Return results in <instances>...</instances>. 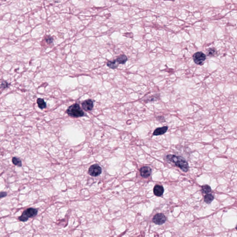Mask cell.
Here are the masks:
<instances>
[{
	"label": "cell",
	"instance_id": "cell-1",
	"mask_svg": "<svg viewBox=\"0 0 237 237\" xmlns=\"http://www.w3.org/2000/svg\"><path fill=\"white\" fill-rule=\"evenodd\" d=\"M168 163H172L176 166L179 168L183 172H186L189 169L188 163L182 156L169 154L166 156L165 158Z\"/></svg>",
	"mask_w": 237,
	"mask_h": 237
},
{
	"label": "cell",
	"instance_id": "cell-2",
	"mask_svg": "<svg viewBox=\"0 0 237 237\" xmlns=\"http://www.w3.org/2000/svg\"><path fill=\"white\" fill-rule=\"evenodd\" d=\"M66 113L69 116L74 118L81 117L85 115V112L78 103H75L69 107Z\"/></svg>",
	"mask_w": 237,
	"mask_h": 237
},
{
	"label": "cell",
	"instance_id": "cell-3",
	"mask_svg": "<svg viewBox=\"0 0 237 237\" xmlns=\"http://www.w3.org/2000/svg\"><path fill=\"white\" fill-rule=\"evenodd\" d=\"M38 209L34 208H30L25 210L21 216L18 218L19 220L22 222H26L29 218H33L37 215Z\"/></svg>",
	"mask_w": 237,
	"mask_h": 237
},
{
	"label": "cell",
	"instance_id": "cell-4",
	"mask_svg": "<svg viewBox=\"0 0 237 237\" xmlns=\"http://www.w3.org/2000/svg\"><path fill=\"white\" fill-rule=\"evenodd\" d=\"M193 60L196 64L202 65L206 59V55L201 51L195 53L193 56Z\"/></svg>",
	"mask_w": 237,
	"mask_h": 237
},
{
	"label": "cell",
	"instance_id": "cell-5",
	"mask_svg": "<svg viewBox=\"0 0 237 237\" xmlns=\"http://www.w3.org/2000/svg\"><path fill=\"white\" fill-rule=\"evenodd\" d=\"M102 173V169L100 166L95 164L92 165L89 170V173L92 176H97Z\"/></svg>",
	"mask_w": 237,
	"mask_h": 237
},
{
	"label": "cell",
	"instance_id": "cell-6",
	"mask_svg": "<svg viewBox=\"0 0 237 237\" xmlns=\"http://www.w3.org/2000/svg\"><path fill=\"white\" fill-rule=\"evenodd\" d=\"M166 217L163 214H158L153 218L152 221L156 225H161L165 222Z\"/></svg>",
	"mask_w": 237,
	"mask_h": 237
},
{
	"label": "cell",
	"instance_id": "cell-7",
	"mask_svg": "<svg viewBox=\"0 0 237 237\" xmlns=\"http://www.w3.org/2000/svg\"><path fill=\"white\" fill-rule=\"evenodd\" d=\"M152 171V169L149 166H143L140 170V173L143 178H147L150 176Z\"/></svg>",
	"mask_w": 237,
	"mask_h": 237
},
{
	"label": "cell",
	"instance_id": "cell-8",
	"mask_svg": "<svg viewBox=\"0 0 237 237\" xmlns=\"http://www.w3.org/2000/svg\"><path fill=\"white\" fill-rule=\"evenodd\" d=\"M82 106L84 110L89 111L92 110L94 107V103L91 99L86 100L82 103Z\"/></svg>",
	"mask_w": 237,
	"mask_h": 237
},
{
	"label": "cell",
	"instance_id": "cell-9",
	"mask_svg": "<svg viewBox=\"0 0 237 237\" xmlns=\"http://www.w3.org/2000/svg\"><path fill=\"white\" fill-rule=\"evenodd\" d=\"M153 192L154 194L156 196H161L164 194V188L163 186L160 185H156L154 187Z\"/></svg>",
	"mask_w": 237,
	"mask_h": 237
},
{
	"label": "cell",
	"instance_id": "cell-10",
	"mask_svg": "<svg viewBox=\"0 0 237 237\" xmlns=\"http://www.w3.org/2000/svg\"><path fill=\"white\" fill-rule=\"evenodd\" d=\"M168 129V127L167 126L158 127V128L155 130L153 134L154 136L161 135L164 134L167 131Z\"/></svg>",
	"mask_w": 237,
	"mask_h": 237
},
{
	"label": "cell",
	"instance_id": "cell-11",
	"mask_svg": "<svg viewBox=\"0 0 237 237\" xmlns=\"http://www.w3.org/2000/svg\"><path fill=\"white\" fill-rule=\"evenodd\" d=\"M127 59H128L127 57L126 56V55L122 54V55L118 56L115 60L118 64L123 65L126 63V62L127 61Z\"/></svg>",
	"mask_w": 237,
	"mask_h": 237
},
{
	"label": "cell",
	"instance_id": "cell-12",
	"mask_svg": "<svg viewBox=\"0 0 237 237\" xmlns=\"http://www.w3.org/2000/svg\"><path fill=\"white\" fill-rule=\"evenodd\" d=\"M118 65L119 64L116 62L115 60H113V61H108V63H107V66L109 68L112 69H115L117 68L118 67Z\"/></svg>",
	"mask_w": 237,
	"mask_h": 237
},
{
	"label": "cell",
	"instance_id": "cell-13",
	"mask_svg": "<svg viewBox=\"0 0 237 237\" xmlns=\"http://www.w3.org/2000/svg\"><path fill=\"white\" fill-rule=\"evenodd\" d=\"M37 104L39 109H43L47 107V103L45 102L44 100L42 98H38L37 100Z\"/></svg>",
	"mask_w": 237,
	"mask_h": 237
},
{
	"label": "cell",
	"instance_id": "cell-14",
	"mask_svg": "<svg viewBox=\"0 0 237 237\" xmlns=\"http://www.w3.org/2000/svg\"><path fill=\"white\" fill-rule=\"evenodd\" d=\"M214 199V197L211 194H207L204 197V201H205L206 203H208V204H210V203H211L212 202H213Z\"/></svg>",
	"mask_w": 237,
	"mask_h": 237
},
{
	"label": "cell",
	"instance_id": "cell-15",
	"mask_svg": "<svg viewBox=\"0 0 237 237\" xmlns=\"http://www.w3.org/2000/svg\"><path fill=\"white\" fill-rule=\"evenodd\" d=\"M12 161V163H13L14 165L19 166L20 167H22V161L19 158H17V157H14V158H13Z\"/></svg>",
	"mask_w": 237,
	"mask_h": 237
},
{
	"label": "cell",
	"instance_id": "cell-16",
	"mask_svg": "<svg viewBox=\"0 0 237 237\" xmlns=\"http://www.w3.org/2000/svg\"><path fill=\"white\" fill-rule=\"evenodd\" d=\"M207 54L208 56L210 57L215 56L217 54L216 50L214 48H209L207 50Z\"/></svg>",
	"mask_w": 237,
	"mask_h": 237
},
{
	"label": "cell",
	"instance_id": "cell-17",
	"mask_svg": "<svg viewBox=\"0 0 237 237\" xmlns=\"http://www.w3.org/2000/svg\"><path fill=\"white\" fill-rule=\"evenodd\" d=\"M211 190V188L208 185H204L202 186V191L204 194H208Z\"/></svg>",
	"mask_w": 237,
	"mask_h": 237
},
{
	"label": "cell",
	"instance_id": "cell-18",
	"mask_svg": "<svg viewBox=\"0 0 237 237\" xmlns=\"http://www.w3.org/2000/svg\"><path fill=\"white\" fill-rule=\"evenodd\" d=\"M45 41L47 44L51 45L53 44V38L51 37V36L47 35L45 37Z\"/></svg>",
	"mask_w": 237,
	"mask_h": 237
},
{
	"label": "cell",
	"instance_id": "cell-19",
	"mask_svg": "<svg viewBox=\"0 0 237 237\" xmlns=\"http://www.w3.org/2000/svg\"><path fill=\"white\" fill-rule=\"evenodd\" d=\"M159 97L158 95H154L151 97H150L148 99H147L146 102H154V101H156L158 100H159Z\"/></svg>",
	"mask_w": 237,
	"mask_h": 237
},
{
	"label": "cell",
	"instance_id": "cell-20",
	"mask_svg": "<svg viewBox=\"0 0 237 237\" xmlns=\"http://www.w3.org/2000/svg\"><path fill=\"white\" fill-rule=\"evenodd\" d=\"M8 87H9V83H7L6 82H5V81L2 82L1 85V88L4 89H5L7 88Z\"/></svg>",
	"mask_w": 237,
	"mask_h": 237
},
{
	"label": "cell",
	"instance_id": "cell-21",
	"mask_svg": "<svg viewBox=\"0 0 237 237\" xmlns=\"http://www.w3.org/2000/svg\"><path fill=\"white\" fill-rule=\"evenodd\" d=\"M156 119L158 121H160L161 122H165V118H164V116H159L156 117Z\"/></svg>",
	"mask_w": 237,
	"mask_h": 237
},
{
	"label": "cell",
	"instance_id": "cell-22",
	"mask_svg": "<svg viewBox=\"0 0 237 237\" xmlns=\"http://www.w3.org/2000/svg\"><path fill=\"white\" fill-rule=\"evenodd\" d=\"M7 192H0V199H1V198H3V197H5L7 196Z\"/></svg>",
	"mask_w": 237,
	"mask_h": 237
},
{
	"label": "cell",
	"instance_id": "cell-23",
	"mask_svg": "<svg viewBox=\"0 0 237 237\" xmlns=\"http://www.w3.org/2000/svg\"><path fill=\"white\" fill-rule=\"evenodd\" d=\"M0 150H1V148H0Z\"/></svg>",
	"mask_w": 237,
	"mask_h": 237
}]
</instances>
